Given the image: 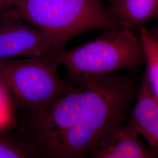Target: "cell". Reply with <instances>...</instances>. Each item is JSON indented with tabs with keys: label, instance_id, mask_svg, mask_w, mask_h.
I'll list each match as a JSON object with an SVG mask.
<instances>
[{
	"label": "cell",
	"instance_id": "obj_3",
	"mask_svg": "<svg viewBox=\"0 0 158 158\" xmlns=\"http://www.w3.org/2000/svg\"><path fill=\"white\" fill-rule=\"evenodd\" d=\"M15 10L64 46L88 32L119 28L102 0H18Z\"/></svg>",
	"mask_w": 158,
	"mask_h": 158
},
{
	"label": "cell",
	"instance_id": "obj_1",
	"mask_svg": "<svg viewBox=\"0 0 158 158\" xmlns=\"http://www.w3.org/2000/svg\"><path fill=\"white\" fill-rule=\"evenodd\" d=\"M139 86L118 73L73 87L32 113L25 127L37 158H86L124 123Z\"/></svg>",
	"mask_w": 158,
	"mask_h": 158
},
{
	"label": "cell",
	"instance_id": "obj_9",
	"mask_svg": "<svg viewBox=\"0 0 158 158\" xmlns=\"http://www.w3.org/2000/svg\"><path fill=\"white\" fill-rule=\"evenodd\" d=\"M139 35L147 66L144 75L151 90L158 100V38L144 26L140 28Z\"/></svg>",
	"mask_w": 158,
	"mask_h": 158
},
{
	"label": "cell",
	"instance_id": "obj_4",
	"mask_svg": "<svg viewBox=\"0 0 158 158\" xmlns=\"http://www.w3.org/2000/svg\"><path fill=\"white\" fill-rule=\"evenodd\" d=\"M59 53L0 61V82L19 105L38 112L73 87L58 74Z\"/></svg>",
	"mask_w": 158,
	"mask_h": 158
},
{
	"label": "cell",
	"instance_id": "obj_5",
	"mask_svg": "<svg viewBox=\"0 0 158 158\" xmlns=\"http://www.w3.org/2000/svg\"><path fill=\"white\" fill-rule=\"evenodd\" d=\"M64 47L23 19L15 10L0 16V61L55 55Z\"/></svg>",
	"mask_w": 158,
	"mask_h": 158
},
{
	"label": "cell",
	"instance_id": "obj_12",
	"mask_svg": "<svg viewBox=\"0 0 158 158\" xmlns=\"http://www.w3.org/2000/svg\"><path fill=\"white\" fill-rule=\"evenodd\" d=\"M18 0H0V16L15 10Z\"/></svg>",
	"mask_w": 158,
	"mask_h": 158
},
{
	"label": "cell",
	"instance_id": "obj_7",
	"mask_svg": "<svg viewBox=\"0 0 158 158\" xmlns=\"http://www.w3.org/2000/svg\"><path fill=\"white\" fill-rule=\"evenodd\" d=\"M125 122L107 140L86 158H158Z\"/></svg>",
	"mask_w": 158,
	"mask_h": 158
},
{
	"label": "cell",
	"instance_id": "obj_2",
	"mask_svg": "<svg viewBox=\"0 0 158 158\" xmlns=\"http://www.w3.org/2000/svg\"><path fill=\"white\" fill-rule=\"evenodd\" d=\"M58 57L60 64L66 69V80L73 85L134 69L144 62L139 34L121 28L104 30L94 40L70 49H63Z\"/></svg>",
	"mask_w": 158,
	"mask_h": 158
},
{
	"label": "cell",
	"instance_id": "obj_13",
	"mask_svg": "<svg viewBox=\"0 0 158 158\" xmlns=\"http://www.w3.org/2000/svg\"><path fill=\"white\" fill-rule=\"evenodd\" d=\"M153 33V34L157 37L158 38V28H157V29H156V32H152Z\"/></svg>",
	"mask_w": 158,
	"mask_h": 158
},
{
	"label": "cell",
	"instance_id": "obj_11",
	"mask_svg": "<svg viewBox=\"0 0 158 158\" xmlns=\"http://www.w3.org/2000/svg\"><path fill=\"white\" fill-rule=\"evenodd\" d=\"M11 97L6 87L0 82V129L11 122Z\"/></svg>",
	"mask_w": 158,
	"mask_h": 158
},
{
	"label": "cell",
	"instance_id": "obj_10",
	"mask_svg": "<svg viewBox=\"0 0 158 158\" xmlns=\"http://www.w3.org/2000/svg\"><path fill=\"white\" fill-rule=\"evenodd\" d=\"M0 158H37L28 145L0 134Z\"/></svg>",
	"mask_w": 158,
	"mask_h": 158
},
{
	"label": "cell",
	"instance_id": "obj_6",
	"mask_svg": "<svg viewBox=\"0 0 158 158\" xmlns=\"http://www.w3.org/2000/svg\"><path fill=\"white\" fill-rule=\"evenodd\" d=\"M127 122L145 139L150 150L158 158V100L151 90L145 75Z\"/></svg>",
	"mask_w": 158,
	"mask_h": 158
},
{
	"label": "cell",
	"instance_id": "obj_8",
	"mask_svg": "<svg viewBox=\"0 0 158 158\" xmlns=\"http://www.w3.org/2000/svg\"><path fill=\"white\" fill-rule=\"evenodd\" d=\"M107 8L121 28H141L158 17V0H110Z\"/></svg>",
	"mask_w": 158,
	"mask_h": 158
}]
</instances>
